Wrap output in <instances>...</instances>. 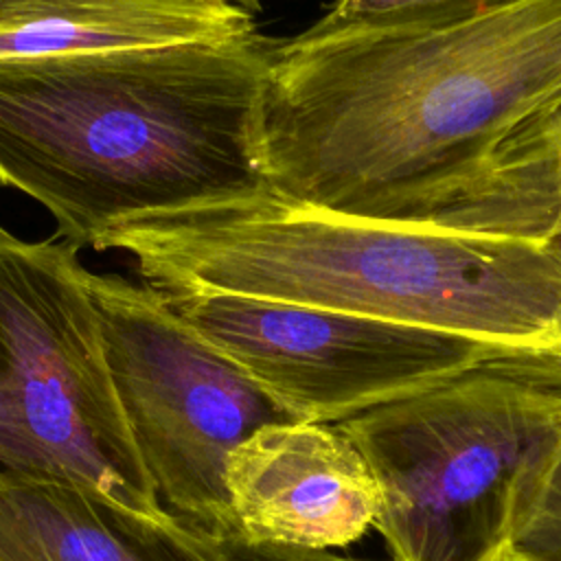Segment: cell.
<instances>
[{
    "mask_svg": "<svg viewBox=\"0 0 561 561\" xmlns=\"http://www.w3.org/2000/svg\"><path fill=\"white\" fill-rule=\"evenodd\" d=\"M221 548L226 561H366L342 557L331 550H309L296 546H276V543H254L237 535L221 537Z\"/></svg>",
    "mask_w": 561,
    "mask_h": 561,
    "instance_id": "cell-14",
    "label": "cell"
},
{
    "mask_svg": "<svg viewBox=\"0 0 561 561\" xmlns=\"http://www.w3.org/2000/svg\"><path fill=\"white\" fill-rule=\"evenodd\" d=\"M254 31V15L228 0H11L0 59L226 42Z\"/></svg>",
    "mask_w": 561,
    "mask_h": 561,
    "instance_id": "cell-10",
    "label": "cell"
},
{
    "mask_svg": "<svg viewBox=\"0 0 561 561\" xmlns=\"http://www.w3.org/2000/svg\"><path fill=\"white\" fill-rule=\"evenodd\" d=\"M381 493L392 561H482L561 462V357L508 355L337 423Z\"/></svg>",
    "mask_w": 561,
    "mask_h": 561,
    "instance_id": "cell-4",
    "label": "cell"
},
{
    "mask_svg": "<svg viewBox=\"0 0 561 561\" xmlns=\"http://www.w3.org/2000/svg\"><path fill=\"white\" fill-rule=\"evenodd\" d=\"M559 107L561 0L430 28L309 26L274 46L259 160L280 197L447 226Z\"/></svg>",
    "mask_w": 561,
    "mask_h": 561,
    "instance_id": "cell-1",
    "label": "cell"
},
{
    "mask_svg": "<svg viewBox=\"0 0 561 561\" xmlns=\"http://www.w3.org/2000/svg\"><path fill=\"white\" fill-rule=\"evenodd\" d=\"M482 561H517L513 550H511V543H504L500 548H495L493 552H489Z\"/></svg>",
    "mask_w": 561,
    "mask_h": 561,
    "instance_id": "cell-15",
    "label": "cell"
},
{
    "mask_svg": "<svg viewBox=\"0 0 561 561\" xmlns=\"http://www.w3.org/2000/svg\"><path fill=\"white\" fill-rule=\"evenodd\" d=\"M451 228L539 239L561 265V107L506 145Z\"/></svg>",
    "mask_w": 561,
    "mask_h": 561,
    "instance_id": "cell-11",
    "label": "cell"
},
{
    "mask_svg": "<svg viewBox=\"0 0 561 561\" xmlns=\"http://www.w3.org/2000/svg\"><path fill=\"white\" fill-rule=\"evenodd\" d=\"M274 46L254 31L0 59V184L39 202L75 248L131 215L267 186L259 131Z\"/></svg>",
    "mask_w": 561,
    "mask_h": 561,
    "instance_id": "cell-3",
    "label": "cell"
},
{
    "mask_svg": "<svg viewBox=\"0 0 561 561\" xmlns=\"http://www.w3.org/2000/svg\"><path fill=\"white\" fill-rule=\"evenodd\" d=\"M0 561H226L219 537L88 486L0 471Z\"/></svg>",
    "mask_w": 561,
    "mask_h": 561,
    "instance_id": "cell-9",
    "label": "cell"
},
{
    "mask_svg": "<svg viewBox=\"0 0 561 561\" xmlns=\"http://www.w3.org/2000/svg\"><path fill=\"white\" fill-rule=\"evenodd\" d=\"M237 537L309 550L344 548L375 528L379 484L353 440L329 423L276 421L226 462Z\"/></svg>",
    "mask_w": 561,
    "mask_h": 561,
    "instance_id": "cell-8",
    "label": "cell"
},
{
    "mask_svg": "<svg viewBox=\"0 0 561 561\" xmlns=\"http://www.w3.org/2000/svg\"><path fill=\"white\" fill-rule=\"evenodd\" d=\"M0 186H2V184H0Z\"/></svg>",
    "mask_w": 561,
    "mask_h": 561,
    "instance_id": "cell-18",
    "label": "cell"
},
{
    "mask_svg": "<svg viewBox=\"0 0 561 561\" xmlns=\"http://www.w3.org/2000/svg\"><path fill=\"white\" fill-rule=\"evenodd\" d=\"M79 248L0 224V471L162 506L110 375Z\"/></svg>",
    "mask_w": 561,
    "mask_h": 561,
    "instance_id": "cell-5",
    "label": "cell"
},
{
    "mask_svg": "<svg viewBox=\"0 0 561 561\" xmlns=\"http://www.w3.org/2000/svg\"><path fill=\"white\" fill-rule=\"evenodd\" d=\"M517 561H561V462L533 511L511 541Z\"/></svg>",
    "mask_w": 561,
    "mask_h": 561,
    "instance_id": "cell-13",
    "label": "cell"
},
{
    "mask_svg": "<svg viewBox=\"0 0 561 561\" xmlns=\"http://www.w3.org/2000/svg\"><path fill=\"white\" fill-rule=\"evenodd\" d=\"M11 15V0H0V24Z\"/></svg>",
    "mask_w": 561,
    "mask_h": 561,
    "instance_id": "cell-17",
    "label": "cell"
},
{
    "mask_svg": "<svg viewBox=\"0 0 561 561\" xmlns=\"http://www.w3.org/2000/svg\"><path fill=\"white\" fill-rule=\"evenodd\" d=\"M110 375L140 460L167 511L230 537L226 462L252 432L291 421L167 298L116 274H85Z\"/></svg>",
    "mask_w": 561,
    "mask_h": 561,
    "instance_id": "cell-6",
    "label": "cell"
},
{
    "mask_svg": "<svg viewBox=\"0 0 561 561\" xmlns=\"http://www.w3.org/2000/svg\"><path fill=\"white\" fill-rule=\"evenodd\" d=\"M228 2H232V4H237V7H241V9H245V11L252 13V15L261 9V0H228Z\"/></svg>",
    "mask_w": 561,
    "mask_h": 561,
    "instance_id": "cell-16",
    "label": "cell"
},
{
    "mask_svg": "<svg viewBox=\"0 0 561 561\" xmlns=\"http://www.w3.org/2000/svg\"><path fill=\"white\" fill-rule=\"evenodd\" d=\"M519 2L526 0H335L311 28H430L502 11Z\"/></svg>",
    "mask_w": 561,
    "mask_h": 561,
    "instance_id": "cell-12",
    "label": "cell"
},
{
    "mask_svg": "<svg viewBox=\"0 0 561 561\" xmlns=\"http://www.w3.org/2000/svg\"><path fill=\"white\" fill-rule=\"evenodd\" d=\"M160 294H239L561 357V265L539 239L313 208L267 186L105 228Z\"/></svg>",
    "mask_w": 561,
    "mask_h": 561,
    "instance_id": "cell-2",
    "label": "cell"
},
{
    "mask_svg": "<svg viewBox=\"0 0 561 561\" xmlns=\"http://www.w3.org/2000/svg\"><path fill=\"white\" fill-rule=\"evenodd\" d=\"M291 421H346L484 362L530 355L379 318L239 294H162Z\"/></svg>",
    "mask_w": 561,
    "mask_h": 561,
    "instance_id": "cell-7",
    "label": "cell"
}]
</instances>
